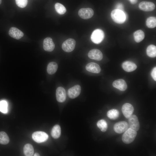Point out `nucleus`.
<instances>
[{"label":"nucleus","mask_w":156,"mask_h":156,"mask_svg":"<svg viewBox=\"0 0 156 156\" xmlns=\"http://www.w3.org/2000/svg\"><path fill=\"white\" fill-rule=\"evenodd\" d=\"M56 96L58 102H64L66 99V93L65 89L62 87L57 88L56 90Z\"/></svg>","instance_id":"nucleus-12"},{"label":"nucleus","mask_w":156,"mask_h":156,"mask_svg":"<svg viewBox=\"0 0 156 156\" xmlns=\"http://www.w3.org/2000/svg\"><path fill=\"white\" fill-rule=\"evenodd\" d=\"M104 37V33L103 31L100 29H97L92 32L91 39L93 42L99 44L102 42Z\"/></svg>","instance_id":"nucleus-3"},{"label":"nucleus","mask_w":156,"mask_h":156,"mask_svg":"<svg viewBox=\"0 0 156 156\" xmlns=\"http://www.w3.org/2000/svg\"><path fill=\"white\" fill-rule=\"evenodd\" d=\"M0 111L4 113H7L8 112V104L5 101H0Z\"/></svg>","instance_id":"nucleus-29"},{"label":"nucleus","mask_w":156,"mask_h":156,"mask_svg":"<svg viewBox=\"0 0 156 156\" xmlns=\"http://www.w3.org/2000/svg\"><path fill=\"white\" fill-rule=\"evenodd\" d=\"M94 12L91 8H82L78 11V14L82 18L87 19L91 18L93 15Z\"/></svg>","instance_id":"nucleus-7"},{"label":"nucleus","mask_w":156,"mask_h":156,"mask_svg":"<svg viewBox=\"0 0 156 156\" xmlns=\"http://www.w3.org/2000/svg\"><path fill=\"white\" fill-rule=\"evenodd\" d=\"M107 115L109 119L112 120H115L117 119L119 115V111L115 109H110L107 112Z\"/></svg>","instance_id":"nucleus-23"},{"label":"nucleus","mask_w":156,"mask_h":156,"mask_svg":"<svg viewBox=\"0 0 156 156\" xmlns=\"http://www.w3.org/2000/svg\"><path fill=\"white\" fill-rule=\"evenodd\" d=\"M34 156H40L39 154L38 153H35L34 155Z\"/></svg>","instance_id":"nucleus-34"},{"label":"nucleus","mask_w":156,"mask_h":156,"mask_svg":"<svg viewBox=\"0 0 156 156\" xmlns=\"http://www.w3.org/2000/svg\"><path fill=\"white\" fill-rule=\"evenodd\" d=\"M122 67L126 71L131 72L135 70L136 69L137 66L132 62L126 61L122 63Z\"/></svg>","instance_id":"nucleus-18"},{"label":"nucleus","mask_w":156,"mask_h":156,"mask_svg":"<svg viewBox=\"0 0 156 156\" xmlns=\"http://www.w3.org/2000/svg\"><path fill=\"white\" fill-rule=\"evenodd\" d=\"M43 48L45 51L51 52L55 48V44L52 39L50 37H47L43 41Z\"/></svg>","instance_id":"nucleus-14"},{"label":"nucleus","mask_w":156,"mask_h":156,"mask_svg":"<svg viewBox=\"0 0 156 156\" xmlns=\"http://www.w3.org/2000/svg\"><path fill=\"white\" fill-rule=\"evenodd\" d=\"M146 25L149 28H153L156 26V18L154 16L148 18L146 21Z\"/></svg>","instance_id":"nucleus-25"},{"label":"nucleus","mask_w":156,"mask_h":156,"mask_svg":"<svg viewBox=\"0 0 156 156\" xmlns=\"http://www.w3.org/2000/svg\"><path fill=\"white\" fill-rule=\"evenodd\" d=\"M133 36L135 41L138 43L143 40L145 37V34L142 30L140 29L134 32Z\"/></svg>","instance_id":"nucleus-20"},{"label":"nucleus","mask_w":156,"mask_h":156,"mask_svg":"<svg viewBox=\"0 0 156 156\" xmlns=\"http://www.w3.org/2000/svg\"><path fill=\"white\" fill-rule=\"evenodd\" d=\"M33 139L38 143H41L46 141L48 138V135L46 133L42 131H36L32 134Z\"/></svg>","instance_id":"nucleus-4"},{"label":"nucleus","mask_w":156,"mask_h":156,"mask_svg":"<svg viewBox=\"0 0 156 156\" xmlns=\"http://www.w3.org/2000/svg\"><path fill=\"white\" fill-rule=\"evenodd\" d=\"M134 109L132 105L129 103H125L122 107V111L124 116L128 118L133 112Z\"/></svg>","instance_id":"nucleus-9"},{"label":"nucleus","mask_w":156,"mask_h":156,"mask_svg":"<svg viewBox=\"0 0 156 156\" xmlns=\"http://www.w3.org/2000/svg\"><path fill=\"white\" fill-rule=\"evenodd\" d=\"M81 92L80 86L77 85L70 88L68 91L67 94L70 98L73 99L77 97L80 94Z\"/></svg>","instance_id":"nucleus-10"},{"label":"nucleus","mask_w":156,"mask_h":156,"mask_svg":"<svg viewBox=\"0 0 156 156\" xmlns=\"http://www.w3.org/2000/svg\"><path fill=\"white\" fill-rule=\"evenodd\" d=\"M88 56L90 59L97 61L101 60L103 57V55L101 51L97 49L90 50L88 53Z\"/></svg>","instance_id":"nucleus-13"},{"label":"nucleus","mask_w":156,"mask_h":156,"mask_svg":"<svg viewBox=\"0 0 156 156\" xmlns=\"http://www.w3.org/2000/svg\"><path fill=\"white\" fill-rule=\"evenodd\" d=\"M23 152L25 156H33L34 153V149L33 146L29 144H26L24 147Z\"/></svg>","instance_id":"nucleus-22"},{"label":"nucleus","mask_w":156,"mask_h":156,"mask_svg":"<svg viewBox=\"0 0 156 156\" xmlns=\"http://www.w3.org/2000/svg\"><path fill=\"white\" fill-rule=\"evenodd\" d=\"M116 9L122 11L123 10V6L121 3H119L117 4L116 5Z\"/></svg>","instance_id":"nucleus-32"},{"label":"nucleus","mask_w":156,"mask_h":156,"mask_svg":"<svg viewBox=\"0 0 156 156\" xmlns=\"http://www.w3.org/2000/svg\"><path fill=\"white\" fill-rule=\"evenodd\" d=\"M139 9L144 11H152L155 8V4L153 2L149 1H142L139 5Z\"/></svg>","instance_id":"nucleus-11"},{"label":"nucleus","mask_w":156,"mask_h":156,"mask_svg":"<svg viewBox=\"0 0 156 156\" xmlns=\"http://www.w3.org/2000/svg\"><path fill=\"white\" fill-rule=\"evenodd\" d=\"M8 34L11 37L17 40L20 39L24 35V34L22 31L14 27L10 28Z\"/></svg>","instance_id":"nucleus-15"},{"label":"nucleus","mask_w":156,"mask_h":156,"mask_svg":"<svg viewBox=\"0 0 156 156\" xmlns=\"http://www.w3.org/2000/svg\"><path fill=\"white\" fill-rule=\"evenodd\" d=\"M55 7L56 12L60 14H63L66 12L65 7L60 3H56Z\"/></svg>","instance_id":"nucleus-28"},{"label":"nucleus","mask_w":156,"mask_h":156,"mask_svg":"<svg viewBox=\"0 0 156 156\" xmlns=\"http://www.w3.org/2000/svg\"><path fill=\"white\" fill-rule=\"evenodd\" d=\"M151 75L153 79L155 81H156V67H155L152 70Z\"/></svg>","instance_id":"nucleus-31"},{"label":"nucleus","mask_w":156,"mask_h":156,"mask_svg":"<svg viewBox=\"0 0 156 156\" xmlns=\"http://www.w3.org/2000/svg\"><path fill=\"white\" fill-rule=\"evenodd\" d=\"M86 68L88 71L94 73H98L101 71L100 66L94 62H90L87 64L86 66Z\"/></svg>","instance_id":"nucleus-17"},{"label":"nucleus","mask_w":156,"mask_h":156,"mask_svg":"<svg viewBox=\"0 0 156 156\" xmlns=\"http://www.w3.org/2000/svg\"><path fill=\"white\" fill-rule=\"evenodd\" d=\"M17 5L19 7L23 8L27 5L28 0H15Z\"/></svg>","instance_id":"nucleus-30"},{"label":"nucleus","mask_w":156,"mask_h":156,"mask_svg":"<svg viewBox=\"0 0 156 156\" xmlns=\"http://www.w3.org/2000/svg\"><path fill=\"white\" fill-rule=\"evenodd\" d=\"M75 45L76 42L74 39L69 38L62 43V48L66 52H71L74 49Z\"/></svg>","instance_id":"nucleus-5"},{"label":"nucleus","mask_w":156,"mask_h":156,"mask_svg":"<svg viewBox=\"0 0 156 156\" xmlns=\"http://www.w3.org/2000/svg\"><path fill=\"white\" fill-rule=\"evenodd\" d=\"M61 129L60 126L58 125H55L52 129L51 134L52 136L54 139L59 138L60 135Z\"/></svg>","instance_id":"nucleus-19"},{"label":"nucleus","mask_w":156,"mask_h":156,"mask_svg":"<svg viewBox=\"0 0 156 156\" xmlns=\"http://www.w3.org/2000/svg\"><path fill=\"white\" fill-rule=\"evenodd\" d=\"M128 125L129 128L136 131H138L140 125L138 118L135 115H132L128 118Z\"/></svg>","instance_id":"nucleus-8"},{"label":"nucleus","mask_w":156,"mask_h":156,"mask_svg":"<svg viewBox=\"0 0 156 156\" xmlns=\"http://www.w3.org/2000/svg\"><path fill=\"white\" fill-rule=\"evenodd\" d=\"M111 16L115 22L119 24L123 23L126 19L125 15L124 12L117 9L114 10L112 11Z\"/></svg>","instance_id":"nucleus-1"},{"label":"nucleus","mask_w":156,"mask_h":156,"mask_svg":"<svg viewBox=\"0 0 156 156\" xmlns=\"http://www.w3.org/2000/svg\"><path fill=\"white\" fill-rule=\"evenodd\" d=\"M1 0H0V4L1 3Z\"/></svg>","instance_id":"nucleus-35"},{"label":"nucleus","mask_w":156,"mask_h":156,"mask_svg":"<svg viewBox=\"0 0 156 156\" xmlns=\"http://www.w3.org/2000/svg\"><path fill=\"white\" fill-rule=\"evenodd\" d=\"M146 54L148 56L154 57L156 56V47L155 45L151 44L149 45L146 50Z\"/></svg>","instance_id":"nucleus-24"},{"label":"nucleus","mask_w":156,"mask_h":156,"mask_svg":"<svg viewBox=\"0 0 156 156\" xmlns=\"http://www.w3.org/2000/svg\"><path fill=\"white\" fill-rule=\"evenodd\" d=\"M113 86L121 91H125L127 88V85L125 81L122 79H119L114 81L112 84Z\"/></svg>","instance_id":"nucleus-16"},{"label":"nucleus","mask_w":156,"mask_h":156,"mask_svg":"<svg viewBox=\"0 0 156 156\" xmlns=\"http://www.w3.org/2000/svg\"><path fill=\"white\" fill-rule=\"evenodd\" d=\"M97 126L103 132H105L107 128V122L104 119H101L99 120L97 123Z\"/></svg>","instance_id":"nucleus-27"},{"label":"nucleus","mask_w":156,"mask_h":156,"mask_svg":"<svg viewBox=\"0 0 156 156\" xmlns=\"http://www.w3.org/2000/svg\"><path fill=\"white\" fill-rule=\"evenodd\" d=\"M128 123L125 121H120L116 123L114 126V129L116 133L120 134L124 132L129 128Z\"/></svg>","instance_id":"nucleus-6"},{"label":"nucleus","mask_w":156,"mask_h":156,"mask_svg":"<svg viewBox=\"0 0 156 156\" xmlns=\"http://www.w3.org/2000/svg\"><path fill=\"white\" fill-rule=\"evenodd\" d=\"M10 139L7 133L4 131L0 132V144L5 145L9 142Z\"/></svg>","instance_id":"nucleus-26"},{"label":"nucleus","mask_w":156,"mask_h":156,"mask_svg":"<svg viewBox=\"0 0 156 156\" xmlns=\"http://www.w3.org/2000/svg\"><path fill=\"white\" fill-rule=\"evenodd\" d=\"M137 134L136 131L131 128H128L122 135V141L126 144H130L134 140Z\"/></svg>","instance_id":"nucleus-2"},{"label":"nucleus","mask_w":156,"mask_h":156,"mask_svg":"<svg viewBox=\"0 0 156 156\" xmlns=\"http://www.w3.org/2000/svg\"><path fill=\"white\" fill-rule=\"evenodd\" d=\"M57 68L58 65L57 63L55 62H51L47 65V71L49 74L52 75L56 72Z\"/></svg>","instance_id":"nucleus-21"},{"label":"nucleus","mask_w":156,"mask_h":156,"mask_svg":"<svg viewBox=\"0 0 156 156\" xmlns=\"http://www.w3.org/2000/svg\"><path fill=\"white\" fill-rule=\"evenodd\" d=\"M130 2L132 4H135L137 3L138 0H129Z\"/></svg>","instance_id":"nucleus-33"}]
</instances>
